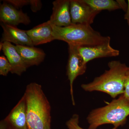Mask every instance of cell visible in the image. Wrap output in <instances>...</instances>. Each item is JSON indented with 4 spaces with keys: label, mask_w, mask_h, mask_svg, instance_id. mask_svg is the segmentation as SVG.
I'll list each match as a JSON object with an SVG mask.
<instances>
[{
    "label": "cell",
    "mask_w": 129,
    "mask_h": 129,
    "mask_svg": "<svg viewBox=\"0 0 129 129\" xmlns=\"http://www.w3.org/2000/svg\"><path fill=\"white\" fill-rule=\"evenodd\" d=\"M23 95L28 129H51V105L42 86L35 82L30 83Z\"/></svg>",
    "instance_id": "6da1fadb"
},
{
    "label": "cell",
    "mask_w": 129,
    "mask_h": 129,
    "mask_svg": "<svg viewBox=\"0 0 129 129\" xmlns=\"http://www.w3.org/2000/svg\"><path fill=\"white\" fill-rule=\"evenodd\" d=\"M109 69L88 84H82L81 88L88 92L98 91L106 93L112 98L124 94V83L128 67L119 61H112L108 64Z\"/></svg>",
    "instance_id": "7a4b0ae2"
},
{
    "label": "cell",
    "mask_w": 129,
    "mask_h": 129,
    "mask_svg": "<svg viewBox=\"0 0 129 129\" xmlns=\"http://www.w3.org/2000/svg\"><path fill=\"white\" fill-rule=\"evenodd\" d=\"M129 115V100L123 94L107 105L93 109L87 117L88 129H96L102 125L112 124L117 128L126 123Z\"/></svg>",
    "instance_id": "3957f363"
},
{
    "label": "cell",
    "mask_w": 129,
    "mask_h": 129,
    "mask_svg": "<svg viewBox=\"0 0 129 129\" xmlns=\"http://www.w3.org/2000/svg\"><path fill=\"white\" fill-rule=\"evenodd\" d=\"M52 26L55 40L65 42L68 45L94 46L111 41L109 36L102 35L91 25L72 24L67 27H59L52 24Z\"/></svg>",
    "instance_id": "277c9868"
},
{
    "label": "cell",
    "mask_w": 129,
    "mask_h": 129,
    "mask_svg": "<svg viewBox=\"0 0 129 129\" xmlns=\"http://www.w3.org/2000/svg\"><path fill=\"white\" fill-rule=\"evenodd\" d=\"M69 57L67 65V75L69 81L70 94L73 105H75L73 91L74 81L79 76L85 73L87 64L80 55L77 46L68 45Z\"/></svg>",
    "instance_id": "5b68a950"
},
{
    "label": "cell",
    "mask_w": 129,
    "mask_h": 129,
    "mask_svg": "<svg viewBox=\"0 0 129 129\" xmlns=\"http://www.w3.org/2000/svg\"><path fill=\"white\" fill-rule=\"evenodd\" d=\"M0 129H28L26 104L24 95L1 122Z\"/></svg>",
    "instance_id": "8992f818"
},
{
    "label": "cell",
    "mask_w": 129,
    "mask_h": 129,
    "mask_svg": "<svg viewBox=\"0 0 129 129\" xmlns=\"http://www.w3.org/2000/svg\"><path fill=\"white\" fill-rule=\"evenodd\" d=\"M70 11L72 24L91 25L100 12L98 11L83 0H70Z\"/></svg>",
    "instance_id": "52a82bcc"
},
{
    "label": "cell",
    "mask_w": 129,
    "mask_h": 129,
    "mask_svg": "<svg viewBox=\"0 0 129 129\" xmlns=\"http://www.w3.org/2000/svg\"><path fill=\"white\" fill-rule=\"evenodd\" d=\"M110 41L96 45L77 46V48L84 62L87 64L90 61L96 58L119 55L120 51L111 46Z\"/></svg>",
    "instance_id": "ba28073f"
},
{
    "label": "cell",
    "mask_w": 129,
    "mask_h": 129,
    "mask_svg": "<svg viewBox=\"0 0 129 129\" xmlns=\"http://www.w3.org/2000/svg\"><path fill=\"white\" fill-rule=\"evenodd\" d=\"M0 21L3 23L14 26L20 24L28 25L31 22L27 13L5 1L0 6Z\"/></svg>",
    "instance_id": "9c48e42d"
},
{
    "label": "cell",
    "mask_w": 129,
    "mask_h": 129,
    "mask_svg": "<svg viewBox=\"0 0 129 129\" xmlns=\"http://www.w3.org/2000/svg\"><path fill=\"white\" fill-rule=\"evenodd\" d=\"M52 4V14L49 20L51 23L59 27L71 25L70 0H56Z\"/></svg>",
    "instance_id": "30bf717a"
},
{
    "label": "cell",
    "mask_w": 129,
    "mask_h": 129,
    "mask_svg": "<svg viewBox=\"0 0 129 129\" xmlns=\"http://www.w3.org/2000/svg\"><path fill=\"white\" fill-rule=\"evenodd\" d=\"M3 29L1 42H8L14 43L16 45L34 46L27 30L19 29L16 26L1 22Z\"/></svg>",
    "instance_id": "8fae6325"
},
{
    "label": "cell",
    "mask_w": 129,
    "mask_h": 129,
    "mask_svg": "<svg viewBox=\"0 0 129 129\" xmlns=\"http://www.w3.org/2000/svg\"><path fill=\"white\" fill-rule=\"evenodd\" d=\"M34 46L46 44L55 40L53 29L49 20L27 30Z\"/></svg>",
    "instance_id": "7c38bea8"
},
{
    "label": "cell",
    "mask_w": 129,
    "mask_h": 129,
    "mask_svg": "<svg viewBox=\"0 0 129 129\" xmlns=\"http://www.w3.org/2000/svg\"><path fill=\"white\" fill-rule=\"evenodd\" d=\"M3 43L2 50L12 67L11 73L21 76L26 71L28 67L16 50L15 45L8 42Z\"/></svg>",
    "instance_id": "4fadbf2b"
},
{
    "label": "cell",
    "mask_w": 129,
    "mask_h": 129,
    "mask_svg": "<svg viewBox=\"0 0 129 129\" xmlns=\"http://www.w3.org/2000/svg\"><path fill=\"white\" fill-rule=\"evenodd\" d=\"M15 47L28 68L39 65L45 57V53L40 48L22 45H15Z\"/></svg>",
    "instance_id": "5bb4252c"
},
{
    "label": "cell",
    "mask_w": 129,
    "mask_h": 129,
    "mask_svg": "<svg viewBox=\"0 0 129 129\" xmlns=\"http://www.w3.org/2000/svg\"><path fill=\"white\" fill-rule=\"evenodd\" d=\"M93 9L101 12L103 10L113 11L121 9L117 1L114 0H83Z\"/></svg>",
    "instance_id": "9a60e30c"
},
{
    "label": "cell",
    "mask_w": 129,
    "mask_h": 129,
    "mask_svg": "<svg viewBox=\"0 0 129 129\" xmlns=\"http://www.w3.org/2000/svg\"><path fill=\"white\" fill-rule=\"evenodd\" d=\"M12 67L7 58L4 56H0V75L7 76L11 72Z\"/></svg>",
    "instance_id": "2e32d148"
},
{
    "label": "cell",
    "mask_w": 129,
    "mask_h": 129,
    "mask_svg": "<svg viewBox=\"0 0 129 129\" xmlns=\"http://www.w3.org/2000/svg\"><path fill=\"white\" fill-rule=\"evenodd\" d=\"M79 117L77 114H74L66 123L68 129H86L83 128L79 125ZM117 129V128L114 127L112 129Z\"/></svg>",
    "instance_id": "e0dca14e"
},
{
    "label": "cell",
    "mask_w": 129,
    "mask_h": 129,
    "mask_svg": "<svg viewBox=\"0 0 129 129\" xmlns=\"http://www.w3.org/2000/svg\"><path fill=\"white\" fill-rule=\"evenodd\" d=\"M5 1L18 9L20 8L27 5H29L31 6L33 2V0H7Z\"/></svg>",
    "instance_id": "ac0fdd59"
},
{
    "label": "cell",
    "mask_w": 129,
    "mask_h": 129,
    "mask_svg": "<svg viewBox=\"0 0 129 129\" xmlns=\"http://www.w3.org/2000/svg\"><path fill=\"white\" fill-rule=\"evenodd\" d=\"M123 94L129 100V67L128 68L124 83V90Z\"/></svg>",
    "instance_id": "d6986e66"
},
{
    "label": "cell",
    "mask_w": 129,
    "mask_h": 129,
    "mask_svg": "<svg viewBox=\"0 0 129 129\" xmlns=\"http://www.w3.org/2000/svg\"><path fill=\"white\" fill-rule=\"evenodd\" d=\"M119 3L121 9H123L124 11L126 12L128 7V3H126L124 0H117Z\"/></svg>",
    "instance_id": "ffe728a7"
},
{
    "label": "cell",
    "mask_w": 129,
    "mask_h": 129,
    "mask_svg": "<svg viewBox=\"0 0 129 129\" xmlns=\"http://www.w3.org/2000/svg\"><path fill=\"white\" fill-rule=\"evenodd\" d=\"M125 12L126 13L124 15V19L127 21V23L129 25V0L128 1V7Z\"/></svg>",
    "instance_id": "44dd1931"
}]
</instances>
